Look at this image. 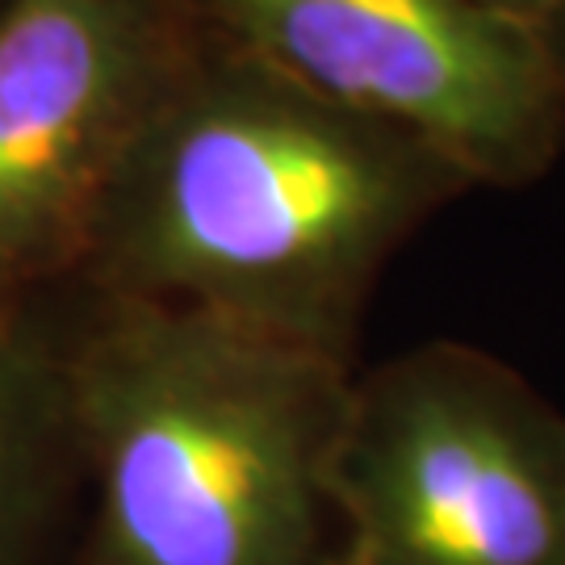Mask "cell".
I'll use <instances>...</instances> for the list:
<instances>
[{
	"mask_svg": "<svg viewBox=\"0 0 565 565\" xmlns=\"http://www.w3.org/2000/svg\"><path fill=\"white\" fill-rule=\"evenodd\" d=\"M81 285L0 310V565H60L84 465L67 348Z\"/></svg>",
	"mask_w": 565,
	"mask_h": 565,
	"instance_id": "obj_6",
	"label": "cell"
},
{
	"mask_svg": "<svg viewBox=\"0 0 565 565\" xmlns=\"http://www.w3.org/2000/svg\"><path fill=\"white\" fill-rule=\"evenodd\" d=\"M473 4H482L486 13L524 30L527 39H536L565 60V0H473Z\"/></svg>",
	"mask_w": 565,
	"mask_h": 565,
	"instance_id": "obj_7",
	"label": "cell"
},
{
	"mask_svg": "<svg viewBox=\"0 0 565 565\" xmlns=\"http://www.w3.org/2000/svg\"><path fill=\"white\" fill-rule=\"evenodd\" d=\"M198 46L193 0H0V310L81 281L105 193Z\"/></svg>",
	"mask_w": 565,
	"mask_h": 565,
	"instance_id": "obj_5",
	"label": "cell"
},
{
	"mask_svg": "<svg viewBox=\"0 0 565 565\" xmlns=\"http://www.w3.org/2000/svg\"><path fill=\"white\" fill-rule=\"evenodd\" d=\"M335 482L352 565H565V411L473 343L356 369Z\"/></svg>",
	"mask_w": 565,
	"mask_h": 565,
	"instance_id": "obj_3",
	"label": "cell"
},
{
	"mask_svg": "<svg viewBox=\"0 0 565 565\" xmlns=\"http://www.w3.org/2000/svg\"><path fill=\"white\" fill-rule=\"evenodd\" d=\"M356 369L81 285L84 520L60 565H352L335 457Z\"/></svg>",
	"mask_w": 565,
	"mask_h": 565,
	"instance_id": "obj_2",
	"label": "cell"
},
{
	"mask_svg": "<svg viewBox=\"0 0 565 565\" xmlns=\"http://www.w3.org/2000/svg\"><path fill=\"white\" fill-rule=\"evenodd\" d=\"M465 193L424 139L202 30L105 193L76 285L361 369L385 268Z\"/></svg>",
	"mask_w": 565,
	"mask_h": 565,
	"instance_id": "obj_1",
	"label": "cell"
},
{
	"mask_svg": "<svg viewBox=\"0 0 565 565\" xmlns=\"http://www.w3.org/2000/svg\"><path fill=\"white\" fill-rule=\"evenodd\" d=\"M214 42L436 147L473 189L565 151V60L473 0H193Z\"/></svg>",
	"mask_w": 565,
	"mask_h": 565,
	"instance_id": "obj_4",
	"label": "cell"
}]
</instances>
